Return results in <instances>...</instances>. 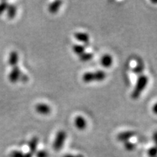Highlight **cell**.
<instances>
[{"instance_id":"cell-13","label":"cell","mask_w":157,"mask_h":157,"mask_svg":"<svg viewBox=\"0 0 157 157\" xmlns=\"http://www.w3.org/2000/svg\"><path fill=\"white\" fill-rule=\"evenodd\" d=\"M6 11L7 17L9 19H13L16 16L17 9L16 6H14V5H9Z\"/></svg>"},{"instance_id":"cell-5","label":"cell","mask_w":157,"mask_h":157,"mask_svg":"<svg viewBox=\"0 0 157 157\" xmlns=\"http://www.w3.org/2000/svg\"><path fill=\"white\" fill-rule=\"evenodd\" d=\"M18 60H19V56H18V54L17 51H13L9 53V58H8V63L10 66H11L12 67L17 66Z\"/></svg>"},{"instance_id":"cell-16","label":"cell","mask_w":157,"mask_h":157,"mask_svg":"<svg viewBox=\"0 0 157 157\" xmlns=\"http://www.w3.org/2000/svg\"><path fill=\"white\" fill-rule=\"evenodd\" d=\"M144 70V64L142 63H138L133 68L132 71H133L136 75H142V73H143Z\"/></svg>"},{"instance_id":"cell-10","label":"cell","mask_w":157,"mask_h":157,"mask_svg":"<svg viewBox=\"0 0 157 157\" xmlns=\"http://www.w3.org/2000/svg\"><path fill=\"white\" fill-rule=\"evenodd\" d=\"M74 36L77 41L83 43H87L90 39L89 36L84 32H77L75 33Z\"/></svg>"},{"instance_id":"cell-19","label":"cell","mask_w":157,"mask_h":157,"mask_svg":"<svg viewBox=\"0 0 157 157\" xmlns=\"http://www.w3.org/2000/svg\"><path fill=\"white\" fill-rule=\"evenodd\" d=\"M124 145L125 149H126V150H128V151H132V150H134V149H135V147H136L135 144H133V143H132V142H130V141H128L125 142Z\"/></svg>"},{"instance_id":"cell-23","label":"cell","mask_w":157,"mask_h":157,"mask_svg":"<svg viewBox=\"0 0 157 157\" xmlns=\"http://www.w3.org/2000/svg\"><path fill=\"white\" fill-rule=\"evenodd\" d=\"M20 81H21L23 82H26L28 81V77L26 75L24 74V73H22L21 78H20Z\"/></svg>"},{"instance_id":"cell-25","label":"cell","mask_w":157,"mask_h":157,"mask_svg":"<svg viewBox=\"0 0 157 157\" xmlns=\"http://www.w3.org/2000/svg\"><path fill=\"white\" fill-rule=\"evenodd\" d=\"M153 111H154V112L155 113H156V104H155V105H154V108H153Z\"/></svg>"},{"instance_id":"cell-3","label":"cell","mask_w":157,"mask_h":157,"mask_svg":"<svg viewBox=\"0 0 157 157\" xmlns=\"http://www.w3.org/2000/svg\"><path fill=\"white\" fill-rule=\"evenodd\" d=\"M22 75V72L18 66L12 67L11 71H10L8 75V79L11 83H16L20 81V78Z\"/></svg>"},{"instance_id":"cell-21","label":"cell","mask_w":157,"mask_h":157,"mask_svg":"<svg viewBox=\"0 0 157 157\" xmlns=\"http://www.w3.org/2000/svg\"><path fill=\"white\" fill-rule=\"evenodd\" d=\"M36 156L37 157H48V155L47 151L44 150H40V151H37Z\"/></svg>"},{"instance_id":"cell-14","label":"cell","mask_w":157,"mask_h":157,"mask_svg":"<svg viewBox=\"0 0 157 157\" xmlns=\"http://www.w3.org/2000/svg\"><path fill=\"white\" fill-rule=\"evenodd\" d=\"M72 49L73 52L78 56L81 55L82 53L85 52V47L82 45H78V44H75V45H73Z\"/></svg>"},{"instance_id":"cell-24","label":"cell","mask_w":157,"mask_h":157,"mask_svg":"<svg viewBox=\"0 0 157 157\" xmlns=\"http://www.w3.org/2000/svg\"><path fill=\"white\" fill-rule=\"evenodd\" d=\"M63 157H84L82 155H71V154H67L63 156Z\"/></svg>"},{"instance_id":"cell-20","label":"cell","mask_w":157,"mask_h":157,"mask_svg":"<svg viewBox=\"0 0 157 157\" xmlns=\"http://www.w3.org/2000/svg\"><path fill=\"white\" fill-rule=\"evenodd\" d=\"M10 157H25L24 154L22 151H13L10 154Z\"/></svg>"},{"instance_id":"cell-1","label":"cell","mask_w":157,"mask_h":157,"mask_svg":"<svg viewBox=\"0 0 157 157\" xmlns=\"http://www.w3.org/2000/svg\"><path fill=\"white\" fill-rule=\"evenodd\" d=\"M148 77L145 75H141L137 78L134 89L132 93V98L134 100H137L141 96L148 83Z\"/></svg>"},{"instance_id":"cell-15","label":"cell","mask_w":157,"mask_h":157,"mask_svg":"<svg viewBox=\"0 0 157 157\" xmlns=\"http://www.w3.org/2000/svg\"><path fill=\"white\" fill-rule=\"evenodd\" d=\"M94 73V78H95V81L97 82H101L105 80L106 78V73L103 70H98L95 72Z\"/></svg>"},{"instance_id":"cell-9","label":"cell","mask_w":157,"mask_h":157,"mask_svg":"<svg viewBox=\"0 0 157 157\" xmlns=\"http://www.w3.org/2000/svg\"><path fill=\"white\" fill-rule=\"evenodd\" d=\"M62 4V1H55L52 2L48 6V11L52 14H56L60 9Z\"/></svg>"},{"instance_id":"cell-4","label":"cell","mask_w":157,"mask_h":157,"mask_svg":"<svg viewBox=\"0 0 157 157\" xmlns=\"http://www.w3.org/2000/svg\"><path fill=\"white\" fill-rule=\"evenodd\" d=\"M36 111L38 113L41 115H47L50 113L51 111V108L48 105L44 104V103H39L36 105Z\"/></svg>"},{"instance_id":"cell-11","label":"cell","mask_w":157,"mask_h":157,"mask_svg":"<svg viewBox=\"0 0 157 157\" xmlns=\"http://www.w3.org/2000/svg\"><path fill=\"white\" fill-rule=\"evenodd\" d=\"M39 144V139L37 137H33L32 138L29 143V152L32 154L35 153L37 152V145Z\"/></svg>"},{"instance_id":"cell-6","label":"cell","mask_w":157,"mask_h":157,"mask_svg":"<svg viewBox=\"0 0 157 157\" xmlns=\"http://www.w3.org/2000/svg\"><path fill=\"white\" fill-rule=\"evenodd\" d=\"M135 134V132L133 131H126L121 132V133L118 134L117 140L125 143V142L128 141L130 138H132V137H134Z\"/></svg>"},{"instance_id":"cell-18","label":"cell","mask_w":157,"mask_h":157,"mask_svg":"<svg viewBox=\"0 0 157 157\" xmlns=\"http://www.w3.org/2000/svg\"><path fill=\"white\" fill-rule=\"evenodd\" d=\"M8 6L9 3L7 2H2L0 3V15L7 11Z\"/></svg>"},{"instance_id":"cell-17","label":"cell","mask_w":157,"mask_h":157,"mask_svg":"<svg viewBox=\"0 0 157 157\" xmlns=\"http://www.w3.org/2000/svg\"><path fill=\"white\" fill-rule=\"evenodd\" d=\"M93 54L91 52H84L79 56V60L81 62H88L91 60L93 58Z\"/></svg>"},{"instance_id":"cell-2","label":"cell","mask_w":157,"mask_h":157,"mask_svg":"<svg viewBox=\"0 0 157 157\" xmlns=\"http://www.w3.org/2000/svg\"><path fill=\"white\" fill-rule=\"evenodd\" d=\"M67 134L64 130H60L57 132L55 141L53 143V148L55 151H60L62 149L65 144Z\"/></svg>"},{"instance_id":"cell-22","label":"cell","mask_w":157,"mask_h":157,"mask_svg":"<svg viewBox=\"0 0 157 157\" xmlns=\"http://www.w3.org/2000/svg\"><path fill=\"white\" fill-rule=\"evenodd\" d=\"M149 155L151 157H156V148L155 147H153L149 150Z\"/></svg>"},{"instance_id":"cell-12","label":"cell","mask_w":157,"mask_h":157,"mask_svg":"<svg viewBox=\"0 0 157 157\" xmlns=\"http://www.w3.org/2000/svg\"><path fill=\"white\" fill-rule=\"evenodd\" d=\"M82 80L85 83L95 81L94 72H86L82 76Z\"/></svg>"},{"instance_id":"cell-8","label":"cell","mask_w":157,"mask_h":157,"mask_svg":"<svg viewBox=\"0 0 157 157\" xmlns=\"http://www.w3.org/2000/svg\"><path fill=\"white\" fill-rule=\"evenodd\" d=\"M113 60L112 56L108 54L104 55L101 58V63L104 67H111L113 64Z\"/></svg>"},{"instance_id":"cell-7","label":"cell","mask_w":157,"mask_h":157,"mask_svg":"<svg viewBox=\"0 0 157 157\" xmlns=\"http://www.w3.org/2000/svg\"><path fill=\"white\" fill-rule=\"evenodd\" d=\"M75 125L77 129L80 130H85L86 128V121L84 117L78 115L75 117Z\"/></svg>"}]
</instances>
